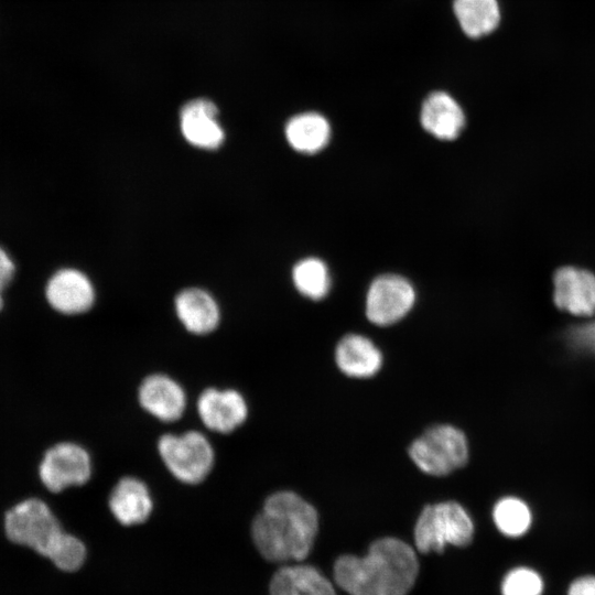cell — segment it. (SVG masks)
<instances>
[{
    "label": "cell",
    "mask_w": 595,
    "mask_h": 595,
    "mask_svg": "<svg viewBox=\"0 0 595 595\" xmlns=\"http://www.w3.org/2000/svg\"><path fill=\"white\" fill-rule=\"evenodd\" d=\"M418 573L414 550L391 537L374 541L365 556L346 554L334 564L335 582L349 595H407Z\"/></svg>",
    "instance_id": "cell-1"
},
{
    "label": "cell",
    "mask_w": 595,
    "mask_h": 595,
    "mask_svg": "<svg viewBox=\"0 0 595 595\" xmlns=\"http://www.w3.org/2000/svg\"><path fill=\"white\" fill-rule=\"evenodd\" d=\"M318 516L312 505L293 491L270 495L251 524L252 541L271 562H300L313 547Z\"/></svg>",
    "instance_id": "cell-2"
},
{
    "label": "cell",
    "mask_w": 595,
    "mask_h": 595,
    "mask_svg": "<svg viewBox=\"0 0 595 595\" xmlns=\"http://www.w3.org/2000/svg\"><path fill=\"white\" fill-rule=\"evenodd\" d=\"M473 537V520L456 501L425 506L414 527V543L422 553L442 552L447 544L466 547Z\"/></svg>",
    "instance_id": "cell-3"
},
{
    "label": "cell",
    "mask_w": 595,
    "mask_h": 595,
    "mask_svg": "<svg viewBox=\"0 0 595 595\" xmlns=\"http://www.w3.org/2000/svg\"><path fill=\"white\" fill-rule=\"evenodd\" d=\"M4 529L10 541L29 547L45 558L65 532L50 507L37 498L13 506L6 513Z\"/></svg>",
    "instance_id": "cell-4"
},
{
    "label": "cell",
    "mask_w": 595,
    "mask_h": 595,
    "mask_svg": "<svg viewBox=\"0 0 595 595\" xmlns=\"http://www.w3.org/2000/svg\"><path fill=\"white\" fill-rule=\"evenodd\" d=\"M409 455L422 472L444 476L466 464L467 439L453 425H434L411 444Z\"/></svg>",
    "instance_id": "cell-5"
},
{
    "label": "cell",
    "mask_w": 595,
    "mask_h": 595,
    "mask_svg": "<svg viewBox=\"0 0 595 595\" xmlns=\"http://www.w3.org/2000/svg\"><path fill=\"white\" fill-rule=\"evenodd\" d=\"M158 451L171 474L185 484L201 483L214 465L213 446L197 431L164 434L158 442Z\"/></svg>",
    "instance_id": "cell-6"
},
{
    "label": "cell",
    "mask_w": 595,
    "mask_h": 595,
    "mask_svg": "<svg viewBox=\"0 0 595 595\" xmlns=\"http://www.w3.org/2000/svg\"><path fill=\"white\" fill-rule=\"evenodd\" d=\"M39 475L42 484L52 493L84 485L91 475L90 456L78 444L57 443L45 452L39 467Z\"/></svg>",
    "instance_id": "cell-7"
},
{
    "label": "cell",
    "mask_w": 595,
    "mask_h": 595,
    "mask_svg": "<svg viewBox=\"0 0 595 595\" xmlns=\"http://www.w3.org/2000/svg\"><path fill=\"white\" fill-rule=\"evenodd\" d=\"M552 283L556 309L575 317L595 315V273L575 266H562L553 272Z\"/></svg>",
    "instance_id": "cell-8"
},
{
    "label": "cell",
    "mask_w": 595,
    "mask_h": 595,
    "mask_svg": "<svg viewBox=\"0 0 595 595\" xmlns=\"http://www.w3.org/2000/svg\"><path fill=\"white\" fill-rule=\"evenodd\" d=\"M414 300V290L408 280L396 274L381 275L369 288L367 317L381 326L396 323L411 310Z\"/></svg>",
    "instance_id": "cell-9"
},
{
    "label": "cell",
    "mask_w": 595,
    "mask_h": 595,
    "mask_svg": "<svg viewBox=\"0 0 595 595\" xmlns=\"http://www.w3.org/2000/svg\"><path fill=\"white\" fill-rule=\"evenodd\" d=\"M197 411L204 425L219 433L234 431L248 414L244 397L234 389H206L198 398Z\"/></svg>",
    "instance_id": "cell-10"
},
{
    "label": "cell",
    "mask_w": 595,
    "mask_h": 595,
    "mask_svg": "<svg viewBox=\"0 0 595 595\" xmlns=\"http://www.w3.org/2000/svg\"><path fill=\"white\" fill-rule=\"evenodd\" d=\"M48 304L66 315L80 314L94 304V288L87 277L75 269H62L54 273L45 288Z\"/></svg>",
    "instance_id": "cell-11"
},
{
    "label": "cell",
    "mask_w": 595,
    "mask_h": 595,
    "mask_svg": "<svg viewBox=\"0 0 595 595\" xmlns=\"http://www.w3.org/2000/svg\"><path fill=\"white\" fill-rule=\"evenodd\" d=\"M138 398L141 407L164 422L180 419L186 407L183 388L165 375H151L139 387Z\"/></svg>",
    "instance_id": "cell-12"
},
{
    "label": "cell",
    "mask_w": 595,
    "mask_h": 595,
    "mask_svg": "<svg viewBox=\"0 0 595 595\" xmlns=\"http://www.w3.org/2000/svg\"><path fill=\"white\" fill-rule=\"evenodd\" d=\"M181 129L184 138L198 148L216 149L224 140L217 108L207 99L191 100L182 108Z\"/></svg>",
    "instance_id": "cell-13"
},
{
    "label": "cell",
    "mask_w": 595,
    "mask_h": 595,
    "mask_svg": "<svg viewBox=\"0 0 595 595\" xmlns=\"http://www.w3.org/2000/svg\"><path fill=\"white\" fill-rule=\"evenodd\" d=\"M109 508L123 526L144 522L152 512L153 502L147 485L131 476L121 478L109 496Z\"/></svg>",
    "instance_id": "cell-14"
},
{
    "label": "cell",
    "mask_w": 595,
    "mask_h": 595,
    "mask_svg": "<svg viewBox=\"0 0 595 595\" xmlns=\"http://www.w3.org/2000/svg\"><path fill=\"white\" fill-rule=\"evenodd\" d=\"M269 595H336L335 588L316 567L285 565L271 577Z\"/></svg>",
    "instance_id": "cell-15"
},
{
    "label": "cell",
    "mask_w": 595,
    "mask_h": 595,
    "mask_svg": "<svg viewBox=\"0 0 595 595\" xmlns=\"http://www.w3.org/2000/svg\"><path fill=\"white\" fill-rule=\"evenodd\" d=\"M423 128L441 140H453L465 125L459 105L446 93L435 91L428 96L421 109Z\"/></svg>",
    "instance_id": "cell-16"
},
{
    "label": "cell",
    "mask_w": 595,
    "mask_h": 595,
    "mask_svg": "<svg viewBox=\"0 0 595 595\" xmlns=\"http://www.w3.org/2000/svg\"><path fill=\"white\" fill-rule=\"evenodd\" d=\"M335 358L344 374L356 378L374 376L382 364V355L375 344L357 334H349L340 339Z\"/></svg>",
    "instance_id": "cell-17"
},
{
    "label": "cell",
    "mask_w": 595,
    "mask_h": 595,
    "mask_svg": "<svg viewBox=\"0 0 595 595\" xmlns=\"http://www.w3.org/2000/svg\"><path fill=\"white\" fill-rule=\"evenodd\" d=\"M175 310L185 328L194 334H207L219 322V310L215 300L199 289H187L175 299Z\"/></svg>",
    "instance_id": "cell-18"
},
{
    "label": "cell",
    "mask_w": 595,
    "mask_h": 595,
    "mask_svg": "<svg viewBox=\"0 0 595 595\" xmlns=\"http://www.w3.org/2000/svg\"><path fill=\"white\" fill-rule=\"evenodd\" d=\"M285 136L294 150L303 153H315L327 144L331 128L322 115L305 112L289 120Z\"/></svg>",
    "instance_id": "cell-19"
},
{
    "label": "cell",
    "mask_w": 595,
    "mask_h": 595,
    "mask_svg": "<svg viewBox=\"0 0 595 595\" xmlns=\"http://www.w3.org/2000/svg\"><path fill=\"white\" fill-rule=\"evenodd\" d=\"M453 9L462 30L472 39L491 33L500 21L497 0H454Z\"/></svg>",
    "instance_id": "cell-20"
},
{
    "label": "cell",
    "mask_w": 595,
    "mask_h": 595,
    "mask_svg": "<svg viewBox=\"0 0 595 595\" xmlns=\"http://www.w3.org/2000/svg\"><path fill=\"white\" fill-rule=\"evenodd\" d=\"M493 521L506 538L519 539L528 534L533 526V511L529 504L517 496H505L493 508Z\"/></svg>",
    "instance_id": "cell-21"
},
{
    "label": "cell",
    "mask_w": 595,
    "mask_h": 595,
    "mask_svg": "<svg viewBox=\"0 0 595 595\" xmlns=\"http://www.w3.org/2000/svg\"><path fill=\"white\" fill-rule=\"evenodd\" d=\"M293 281L296 289L312 300L323 299L331 286L328 270L316 258L300 261L293 269Z\"/></svg>",
    "instance_id": "cell-22"
},
{
    "label": "cell",
    "mask_w": 595,
    "mask_h": 595,
    "mask_svg": "<svg viewBox=\"0 0 595 595\" xmlns=\"http://www.w3.org/2000/svg\"><path fill=\"white\" fill-rule=\"evenodd\" d=\"M499 589L500 595H544L545 580L536 567L519 564L504 574Z\"/></svg>",
    "instance_id": "cell-23"
},
{
    "label": "cell",
    "mask_w": 595,
    "mask_h": 595,
    "mask_svg": "<svg viewBox=\"0 0 595 595\" xmlns=\"http://www.w3.org/2000/svg\"><path fill=\"white\" fill-rule=\"evenodd\" d=\"M86 558L84 543L75 536L64 532L48 558L58 569L67 572L78 570Z\"/></svg>",
    "instance_id": "cell-24"
},
{
    "label": "cell",
    "mask_w": 595,
    "mask_h": 595,
    "mask_svg": "<svg viewBox=\"0 0 595 595\" xmlns=\"http://www.w3.org/2000/svg\"><path fill=\"white\" fill-rule=\"evenodd\" d=\"M566 328L564 339L575 353L595 359V315Z\"/></svg>",
    "instance_id": "cell-25"
},
{
    "label": "cell",
    "mask_w": 595,
    "mask_h": 595,
    "mask_svg": "<svg viewBox=\"0 0 595 595\" xmlns=\"http://www.w3.org/2000/svg\"><path fill=\"white\" fill-rule=\"evenodd\" d=\"M565 595H595V574L584 573L569 583Z\"/></svg>",
    "instance_id": "cell-26"
},
{
    "label": "cell",
    "mask_w": 595,
    "mask_h": 595,
    "mask_svg": "<svg viewBox=\"0 0 595 595\" xmlns=\"http://www.w3.org/2000/svg\"><path fill=\"white\" fill-rule=\"evenodd\" d=\"M15 267L9 255L0 247V290L3 291L12 281Z\"/></svg>",
    "instance_id": "cell-27"
},
{
    "label": "cell",
    "mask_w": 595,
    "mask_h": 595,
    "mask_svg": "<svg viewBox=\"0 0 595 595\" xmlns=\"http://www.w3.org/2000/svg\"><path fill=\"white\" fill-rule=\"evenodd\" d=\"M1 292L2 291L0 290V311H1L2 306H3V299H2Z\"/></svg>",
    "instance_id": "cell-28"
}]
</instances>
